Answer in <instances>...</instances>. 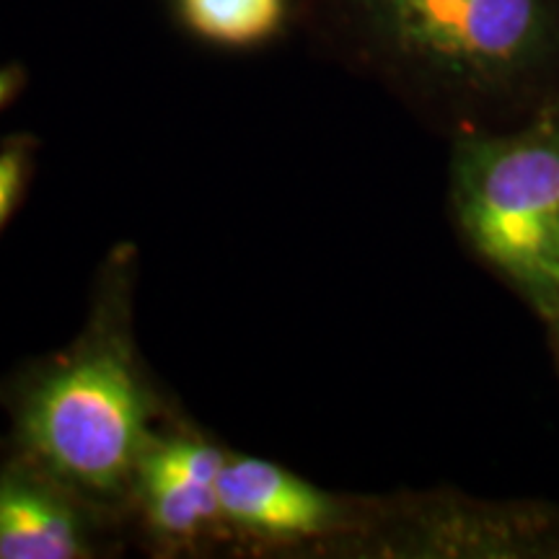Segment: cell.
<instances>
[{
  "label": "cell",
  "instance_id": "obj_1",
  "mask_svg": "<svg viewBox=\"0 0 559 559\" xmlns=\"http://www.w3.org/2000/svg\"><path fill=\"white\" fill-rule=\"evenodd\" d=\"M124 251L109 257L81 337L39 362L11 400L21 459L86 502L132 492L160 412L132 340V257Z\"/></svg>",
  "mask_w": 559,
  "mask_h": 559
},
{
  "label": "cell",
  "instance_id": "obj_6",
  "mask_svg": "<svg viewBox=\"0 0 559 559\" xmlns=\"http://www.w3.org/2000/svg\"><path fill=\"white\" fill-rule=\"evenodd\" d=\"M81 495L29 461L0 469V559H81L94 555ZM91 506V502H88Z\"/></svg>",
  "mask_w": 559,
  "mask_h": 559
},
{
  "label": "cell",
  "instance_id": "obj_2",
  "mask_svg": "<svg viewBox=\"0 0 559 559\" xmlns=\"http://www.w3.org/2000/svg\"><path fill=\"white\" fill-rule=\"evenodd\" d=\"M456 210L474 249L534 290H559V135L472 140L456 158Z\"/></svg>",
  "mask_w": 559,
  "mask_h": 559
},
{
  "label": "cell",
  "instance_id": "obj_3",
  "mask_svg": "<svg viewBox=\"0 0 559 559\" xmlns=\"http://www.w3.org/2000/svg\"><path fill=\"white\" fill-rule=\"evenodd\" d=\"M368 32L415 73L453 88H492L539 60L551 0H358Z\"/></svg>",
  "mask_w": 559,
  "mask_h": 559
},
{
  "label": "cell",
  "instance_id": "obj_4",
  "mask_svg": "<svg viewBox=\"0 0 559 559\" xmlns=\"http://www.w3.org/2000/svg\"><path fill=\"white\" fill-rule=\"evenodd\" d=\"M226 459L221 449L190 432L153 436L132 492L160 539L192 542L223 523L218 479Z\"/></svg>",
  "mask_w": 559,
  "mask_h": 559
},
{
  "label": "cell",
  "instance_id": "obj_5",
  "mask_svg": "<svg viewBox=\"0 0 559 559\" xmlns=\"http://www.w3.org/2000/svg\"><path fill=\"white\" fill-rule=\"evenodd\" d=\"M223 523L267 542H298L324 534L337 506L311 481L264 459L228 456L221 469Z\"/></svg>",
  "mask_w": 559,
  "mask_h": 559
},
{
  "label": "cell",
  "instance_id": "obj_7",
  "mask_svg": "<svg viewBox=\"0 0 559 559\" xmlns=\"http://www.w3.org/2000/svg\"><path fill=\"white\" fill-rule=\"evenodd\" d=\"M190 32L210 45L249 50L283 29L288 0H177Z\"/></svg>",
  "mask_w": 559,
  "mask_h": 559
},
{
  "label": "cell",
  "instance_id": "obj_8",
  "mask_svg": "<svg viewBox=\"0 0 559 559\" xmlns=\"http://www.w3.org/2000/svg\"><path fill=\"white\" fill-rule=\"evenodd\" d=\"M34 174V143L16 138L0 148V230L16 213Z\"/></svg>",
  "mask_w": 559,
  "mask_h": 559
},
{
  "label": "cell",
  "instance_id": "obj_9",
  "mask_svg": "<svg viewBox=\"0 0 559 559\" xmlns=\"http://www.w3.org/2000/svg\"><path fill=\"white\" fill-rule=\"evenodd\" d=\"M26 73L21 66H0V109L9 107L16 99L19 91L24 88Z\"/></svg>",
  "mask_w": 559,
  "mask_h": 559
}]
</instances>
